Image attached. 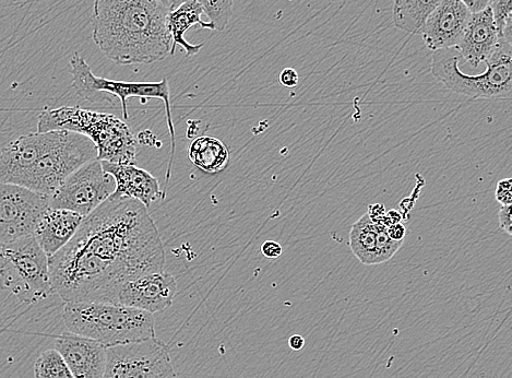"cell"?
<instances>
[{"mask_svg": "<svg viewBox=\"0 0 512 378\" xmlns=\"http://www.w3.org/2000/svg\"><path fill=\"white\" fill-rule=\"evenodd\" d=\"M54 346L75 378H103L107 347L101 342L70 332L55 336Z\"/></svg>", "mask_w": 512, "mask_h": 378, "instance_id": "14", "label": "cell"}, {"mask_svg": "<svg viewBox=\"0 0 512 378\" xmlns=\"http://www.w3.org/2000/svg\"><path fill=\"white\" fill-rule=\"evenodd\" d=\"M70 73L73 75V88L77 96L92 103L99 102L102 94H110L121 100L124 120H128L127 100L139 98L142 102L148 99L163 101L166 118L171 135V151L168 172H166V184L169 183L175 157V128L171 111V94L168 79L160 82H127L111 80L95 76L90 66L79 54L70 58Z\"/></svg>", "mask_w": 512, "mask_h": 378, "instance_id": "8", "label": "cell"}, {"mask_svg": "<svg viewBox=\"0 0 512 378\" xmlns=\"http://www.w3.org/2000/svg\"><path fill=\"white\" fill-rule=\"evenodd\" d=\"M442 0H394L395 26L411 34H421L424 23Z\"/></svg>", "mask_w": 512, "mask_h": 378, "instance_id": "20", "label": "cell"}, {"mask_svg": "<svg viewBox=\"0 0 512 378\" xmlns=\"http://www.w3.org/2000/svg\"><path fill=\"white\" fill-rule=\"evenodd\" d=\"M0 289L27 304L38 303L53 293L49 257L34 236L0 244Z\"/></svg>", "mask_w": 512, "mask_h": 378, "instance_id": "7", "label": "cell"}, {"mask_svg": "<svg viewBox=\"0 0 512 378\" xmlns=\"http://www.w3.org/2000/svg\"><path fill=\"white\" fill-rule=\"evenodd\" d=\"M300 76L293 68H285L282 70L279 81L285 88H295L299 85Z\"/></svg>", "mask_w": 512, "mask_h": 378, "instance_id": "27", "label": "cell"}, {"mask_svg": "<svg viewBox=\"0 0 512 378\" xmlns=\"http://www.w3.org/2000/svg\"><path fill=\"white\" fill-rule=\"evenodd\" d=\"M67 131L88 137L98 150V159L118 164H136L138 140L118 117L63 106L39 115L38 132Z\"/></svg>", "mask_w": 512, "mask_h": 378, "instance_id": "4", "label": "cell"}, {"mask_svg": "<svg viewBox=\"0 0 512 378\" xmlns=\"http://www.w3.org/2000/svg\"><path fill=\"white\" fill-rule=\"evenodd\" d=\"M154 2L161 4L166 9L172 10L176 8L178 5L184 3V0H154Z\"/></svg>", "mask_w": 512, "mask_h": 378, "instance_id": "35", "label": "cell"}, {"mask_svg": "<svg viewBox=\"0 0 512 378\" xmlns=\"http://www.w3.org/2000/svg\"><path fill=\"white\" fill-rule=\"evenodd\" d=\"M511 207L512 205L500 207L498 214L500 229L505 231L508 235L512 234Z\"/></svg>", "mask_w": 512, "mask_h": 378, "instance_id": "28", "label": "cell"}, {"mask_svg": "<svg viewBox=\"0 0 512 378\" xmlns=\"http://www.w3.org/2000/svg\"><path fill=\"white\" fill-rule=\"evenodd\" d=\"M116 189L114 177L95 159L70 174L50 197V207L76 212L88 217L109 199Z\"/></svg>", "mask_w": 512, "mask_h": 378, "instance_id": "10", "label": "cell"}, {"mask_svg": "<svg viewBox=\"0 0 512 378\" xmlns=\"http://www.w3.org/2000/svg\"><path fill=\"white\" fill-rule=\"evenodd\" d=\"M63 320L68 332L107 348L157 337L153 314L114 303H66Z\"/></svg>", "mask_w": 512, "mask_h": 378, "instance_id": "5", "label": "cell"}, {"mask_svg": "<svg viewBox=\"0 0 512 378\" xmlns=\"http://www.w3.org/2000/svg\"><path fill=\"white\" fill-rule=\"evenodd\" d=\"M495 198L502 205H512V179L500 180L497 183Z\"/></svg>", "mask_w": 512, "mask_h": 378, "instance_id": "26", "label": "cell"}, {"mask_svg": "<svg viewBox=\"0 0 512 378\" xmlns=\"http://www.w3.org/2000/svg\"><path fill=\"white\" fill-rule=\"evenodd\" d=\"M102 165L104 171L114 177L115 195L136 199L147 208L165 197L156 177L136 167V164L102 161Z\"/></svg>", "mask_w": 512, "mask_h": 378, "instance_id": "16", "label": "cell"}, {"mask_svg": "<svg viewBox=\"0 0 512 378\" xmlns=\"http://www.w3.org/2000/svg\"><path fill=\"white\" fill-rule=\"evenodd\" d=\"M350 247L353 255L362 264L377 265L376 226L367 214L353 224L350 232Z\"/></svg>", "mask_w": 512, "mask_h": 378, "instance_id": "21", "label": "cell"}, {"mask_svg": "<svg viewBox=\"0 0 512 378\" xmlns=\"http://www.w3.org/2000/svg\"><path fill=\"white\" fill-rule=\"evenodd\" d=\"M95 159L97 147L86 136L67 131L28 134L0 150V182L51 197L70 174Z\"/></svg>", "mask_w": 512, "mask_h": 378, "instance_id": "3", "label": "cell"}, {"mask_svg": "<svg viewBox=\"0 0 512 378\" xmlns=\"http://www.w3.org/2000/svg\"><path fill=\"white\" fill-rule=\"evenodd\" d=\"M387 233L392 241L403 242L407 235V229L402 222H399L387 228Z\"/></svg>", "mask_w": 512, "mask_h": 378, "instance_id": "31", "label": "cell"}, {"mask_svg": "<svg viewBox=\"0 0 512 378\" xmlns=\"http://www.w3.org/2000/svg\"><path fill=\"white\" fill-rule=\"evenodd\" d=\"M103 378H176L170 349L157 337L107 348Z\"/></svg>", "mask_w": 512, "mask_h": 378, "instance_id": "9", "label": "cell"}, {"mask_svg": "<svg viewBox=\"0 0 512 378\" xmlns=\"http://www.w3.org/2000/svg\"><path fill=\"white\" fill-rule=\"evenodd\" d=\"M50 196L26 187L0 182V244L33 236Z\"/></svg>", "mask_w": 512, "mask_h": 378, "instance_id": "11", "label": "cell"}, {"mask_svg": "<svg viewBox=\"0 0 512 378\" xmlns=\"http://www.w3.org/2000/svg\"><path fill=\"white\" fill-rule=\"evenodd\" d=\"M376 226V258L377 265L384 264L394 257L403 245V242L392 241L387 233V227L383 222L375 223Z\"/></svg>", "mask_w": 512, "mask_h": 378, "instance_id": "25", "label": "cell"}, {"mask_svg": "<svg viewBox=\"0 0 512 378\" xmlns=\"http://www.w3.org/2000/svg\"><path fill=\"white\" fill-rule=\"evenodd\" d=\"M289 346L294 351H301L305 347V339L301 335H293L289 339Z\"/></svg>", "mask_w": 512, "mask_h": 378, "instance_id": "34", "label": "cell"}, {"mask_svg": "<svg viewBox=\"0 0 512 378\" xmlns=\"http://www.w3.org/2000/svg\"><path fill=\"white\" fill-rule=\"evenodd\" d=\"M49 265L52 291L65 303L115 304L126 282L164 271L165 252L148 208L113 194Z\"/></svg>", "mask_w": 512, "mask_h": 378, "instance_id": "1", "label": "cell"}, {"mask_svg": "<svg viewBox=\"0 0 512 378\" xmlns=\"http://www.w3.org/2000/svg\"><path fill=\"white\" fill-rule=\"evenodd\" d=\"M386 208L384 205L381 204H375L368 206L367 216L369 219H371L374 223L380 222L383 220L384 216L386 215Z\"/></svg>", "mask_w": 512, "mask_h": 378, "instance_id": "32", "label": "cell"}, {"mask_svg": "<svg viewBox=\"0 0 512 378\" xmlns=\"http://www.w3.org/2000/svg\"><path fill=\"white\" fill-rule=\"evenodd\" d=\"M490 7L472 14L466 32L456 51L473 68L486 63L500 42Z\"/></svg>", "mask_w": 512, "mask_h": 378, "instance_id": "15", "label": "cell"}, {"mask_svg": "<svg viewBox=\"0 0 512 378\" xmlns=\"http://www.w3.org/2000/svg\"><path fill=\"white\" fill-rule=\"evenodd\" d=\"M472 14L460 0H442L424 23L422 38L428 50L456 49Z\"/></svg>", "mask_w": 512, "mask_h": 378, "instance_id": "13", "label": "cell"}, {"mask_svg": "<svg viewBox=\"0 0 512 378\" xmlns=\"http://www.w3.org/2000/svg\"><path fill=\"white\" fill-rule=\"evenodd\" d=\"M35 378H75L67 363L56 349L40 354L34 364Z\"/></svg>", "mask_w": 512, "mask_h": 378, "instance_id": "22", "label": "cell"}, {"mask_svg": "<svg viewBox=\"0 0 512 378\" xmlns=\"http://www.w3.org/2000/svg\"><path fill=\"white\" fill-rule=\"evenodd\" d=\"M261 253L268 259H277L282 253V246L276 241H266L261 245Z\"/></svg>", "mask_w": 512, "mask_h": 378, "instance_id": "29", "label": "cell"}, {"mask_svg": "<svg viewBox=\"0 0 512 378\" xmlns=\"http://www.w3.org/2000/svg\"><path fill=\"white\" fill-rule=\"evenodd\" d=\"M490 9L499 39L512 43L511 0H492Z\"/></svg>", "mask_w": 512, "mask_h": 378, "instance_id": "24", "label": "cell"}, {"mask_svg": "<svg viewBox=\"0 0 512 378\" xmlns=\"http://www.w3.org/2000/svg\"><path fill=\"white\" fill-rule=\"evenodd\" d=\"M169 11L154 0H94L92 39L117 65L163 61L172 50Z\"/></svg>", "mask_w": 512, "mask_h": 378, "instance_id": "2", "label": "cell"}, {"mask_svg": "<svg viewBox=\"0 0 512 378\" xmlns=\"http://www.w3.org/2000/svg\"><path fill=\"white\" fill-rule=\"evenodd\" d=\"M82 216L66 209L47 208L35 227L33 236L47 257H52L74 238Z\"/></svg>", "mask_w": 512, "mask_h": 378, "instance_id": "17", "label": "cell"}, {"mask_svg": "<svg viewBox=\"0 0 512 378\" xmlns=\"http://www.w3.org/2000/svg\"><path fill=\"white\" fill-rule=\"evenodd\" d=\"M401 219L402 217L397 210H390L386 212V215L381 222L389 228L390 226H394V224L401 222Z\"/></svg>", "mask_w": 512, "mask_h": 378, "instance_id": "33", "label": "cell"}, {"mask_svg": "<svg viewBox=\"0 0 512 378\" xmlns=\"http://www.w3.org/2000/svg\"><path fill=\"white\" fill-rule=\"evenodd\" d=\"M455 49L439 50L432 57L433 76L450 91L471 99H510L512 93V43L500 40L481 75L462 73Z\"/></svg>", "mask_w": 512, "mask_h": 378, "instance_id": "6", "label": "cell"}, {"mask_svg": "<svg viewBox=\"0 0 512 378\" xmlns=\"http://www.w3.org/2000/svg\"><path fill=\"white\" fill-rule=\"evenodd\" d=\"M196 2L204 9L214 31L223 32L228 28L233 15L234 0H196Z\"/></svg>", "mask_w": 512, "mask_h": 378, "instance_id": "23", "label": "cell"}, {"mask_svg": "<svg viewBox=\"0 0 512 378\" xmlns=\"http://www.w3.org/2000/svg\"><path fill=\"white\" fill-rule=\"evenodd\" d=\"M202 15H205V11L196 0H186V2L169 11L168 16H166V29H168L172 39V56L175 54L177 45L182 47L187 58L197 55L204 47L202 43H189L185 38L186 32L197 25L202 29L214 31L212 23L202 21Z\"/></svg>", "mask_w": 512, "mask_h": 378, "instance_id": "18", "label": "cell"}, {"mask_svg": "<svg viewBox=\"0 0 512 378\" xmlns=\"http://www.w3.org/2000/svg\"><path fill=\"white\" fill-rule=\"evenodd\" d=\"M188 157L195 167L207 174H218L228 168L230 152L221 140L202 136L190 144Z\"/></svg>", "mask_w": 512, "mask_h": 378, "instance_id": "19", "label": "cell"}, {"mask_svg": "<svg viewBox=\"0 0 512 378\" xmlns=\"http://www.w3.org/2000/svg\"><path fill=\"white\" fill-rule=\"evenodd\" d=\"M466 6L471 14H478L490 7L492 0H460Z\"/></svg>", "mask_w": 512, "mask_h": 378, "instance_id": "30", "label": "cell"}, {"mask_svg": "<svg viewBox=\"0 0 512 378\" xmlns=\"http://www.w3.org/2000/svg\"><path fill=\"white\" fill-rule=\"evenodd\" d=\"M177 293L175 278L165 271L140 276L125 283L115 304L150 314L170 309Z\"/></svg>", "mask_w": 512, "mask_h": 378, "instance_id": "12", "label": "cell"}, {"mask_svg": "<svg viewBox=\"0 0 512 378\" xmlns=\"http://www.w3.org/2000/svg\"><path fill=\"white\" fill-rule=\"evenodd\" d=\"M0 2H2V0H0Z\"/></svg>", "mask_w": 512, "mask_h": 378, "instance_id": "36", "label": "cell"}]
</instances>
